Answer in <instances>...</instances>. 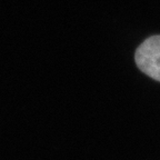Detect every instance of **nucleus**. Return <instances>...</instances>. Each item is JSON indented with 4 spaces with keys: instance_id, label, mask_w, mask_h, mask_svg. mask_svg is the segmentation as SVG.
Returning <instances> with one entry per match:
<instances>
[{
    "instance_id": "1",
    "label": "nucleus",
    "mask_w": 160,
    "mask_h": 160,
    "mask_svg": "<svg viewBox=\"0 0 160 160\" xmlns=\"http://www.w3.org/2000/svg\"><path fill=\"white\" fill-rule=\"evenodd\" d=\"M136 63L142 72L160 81V36H151L136 50Z\"/></svg>"
}]
</instances>
